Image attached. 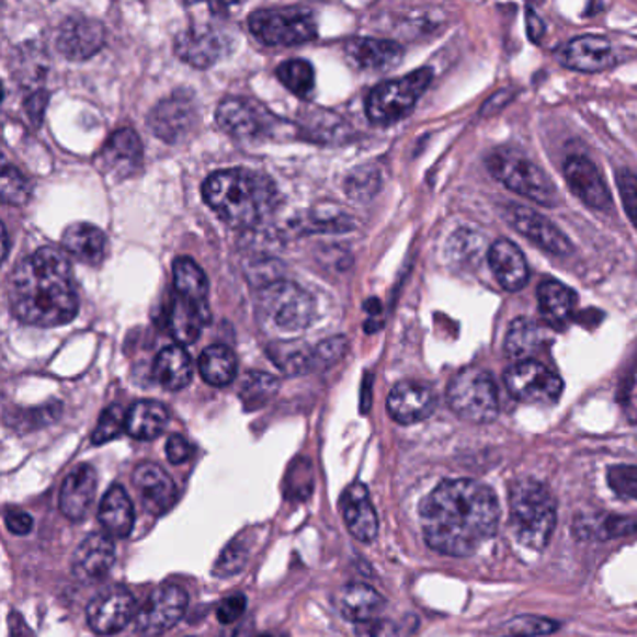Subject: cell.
Returning <instances> with one entry per match:
<instances>
[{
	"mask_svg": "<svg viewBox=\"0 0 637 637\" xmlns=\"http://www.w3.org/2000/svg\"><path fill=\"white\" fill-rule=\"evenodd\" d=\"M378 183L379 178L376 172L357 171L354 177L348 178V191H350V196L361 198V196L366 195V185L376 190Z\"/></svg>",
	"mask_w": 637,
	"mask_h": 637,
	"instance_id": "cell-53",
	"label": "cell"
},
{
	"mask_svg": "<svg viewBox=\"0 0 637 637\" xmlns=\"http://www.w3.org/2000/svg\"><path fill=\"white\" fill-rule=\"evenodd\" d=\"M559 630V623L546 617H525L512 618L509 625L503 626L499 637H536L548 636L551 632Z\"/></svg>",
	"mask_w": 637,
	"mask_h": 637,
	"instance_id": "cell-43",
	"label": "cell"
},
{
	"mask_svg": "<svg viewBox=\"0 0 637 637\" xmlns=\"http://www.w3.org/2000/svg\"><path fill=\"white\" fill-rule=\"evenodd\" d=\"M195 118V105L190 95L177 92L159 102L152 113L148 114V127L164 143H178L191 132Z\"/></svg>",
	"mask_w": 637,
	"mask_h": 637,
	"instance_id": "cell-20",
	"label": "cell"
},
{
	"mask_svg": "<svg viewBox=\"0 0 637 637\" xmlns=\"http://www.w3.org/2000/svg\"><path fill=\"white\" fill-rule=\"evenodd\" d=\"M127 413L121 405L109 406L107 410H103L100 421L95 424L94 432H92V443L94 445H102V443L111 442L114 437L126 430Z\"/></svg>",
	"mask_w": 637,
	"mask_h": 637,
	"instance_id": "cell-45",
	"label": "cell"
},
{
	"mask_svg": "<svg viewBox=\"0 0 637 637\" xmlns=\"http://www.w3.org/2000/svg\"><path fill=\"white\" fill-rule=\"evenodd\" d=\"M549 341L548 328L530 318H517L511 323L505 339V352L517 361H530Z\"/></svg>",
	"mask_w": 637,
	"mask_h": 637,
	"instance_id": "cell-35",
	"label": "cell"
},
{
	"mask_svg": "<svg viewBox=\"0 0 637 637\" xmlns=\"http://www.w3.org/2000/svg\"><path fill=\"white\" fill-rule=\"evenodd\" d=\"M538 305L544 318L551 326L562 328L575 315L578 296L567 284L559 283L556 278H546L538 286Z\"/></svg>",
	"mask_w": 637,
	"mask_h": 637,
	"instance_id": "cell-34",
	"label": "cell"
},
{
	"mask_svg": "<svg viewBox=\"0 0 637 637\" xmlns=\"http://www.w3.org/2000/svg\"><path fill=\"white\" fill-rule=\"evenodd\" d=\"M488 171L505 185L507 190L531 198L533 203L554 208L559 204L556 185L533 161L509 148H501L486 159Z\"/></svg>",
	"mask_w": 637,
	"mask_h": 637,
	"instance_id": "cell-5",
	"label": "cell"
},
{
	"mask_svg": "<svg viewBox=\"0 0 637 637\" xmlns=\"http://www.w3.org/2000/svg\"><path fill=\"white\" fill-rule=\"evenodd\" d=\"M169 423V410L156 400H139L127 411V434L148 442L163 434L164 426Z\"/></svg>",
	"mask_w": 637,
	"mask_h": 637,
	"instance_id": "cell-36",
	"label": "cell"
},
{
	"mask_svg": "<svg viewBox=\"0 0 637 637\" xmlns=\"http://www.w3.org/2000/svg\"><path fill=\"white\" fill-rule=\"evenodd\" d=\"M435 410V395L421 382H400L387 397V411L400 424L421 423Z\"/></svg>",
	"mask_w": 637,
	"mask_h": 637,
	"instance_id": "cell-22",
	"label": "cell"
},
{
	"mask_svg": "<svg viewBox=\"0 0 637 637\" xmlns=\"http://www.w3.org/2000/svg\"><path fill=\"white\" fill-rule=\"evenodd\" d=\"M232 42L225 32L212 25L196 23L180 32L174 42V52L180 60L193 68H209L227 57Z\"/></svg>",
	"mask_w": 637,
	"mask_h": 637,
	"instance_id": "cell-12",
	"label": "cell"
},
{
	"mask_svg": "<svg viewBox=\"0 0 637 637\" xmlns=\"http://www.w3.org/2000/svg\"><path fill=\"white\" fill-rule=\"evenodd\" d=\"M511 525L517 543L525 548H546L557 522V503L548 488L535 479H522L509 493Z\"/></svg>",
	"mask_w": 637,
	"mask_h": 637,
	"instance_id": "cell-4",
	"label": "cell"
},
{
	"mask_svg": "<svg viewBox=\"0 0 637 637\" xmlns=\"http://www.w3.org/2000/svg\"><path fill=\"white\" fill-rule=\"evenodd\" d=\"M617 185L621 201L632 225L637 228V177L628 171L617 172Z\"/></svg>",
	"mask_w": 637,
	"mask_h": 637,
	"instance_id": "cell-49",
	"label": "cell"
},
{
	"mask_svg": "<svg viewBox=\"0 0 637 637\" xmlns=\"http://www.w3.org/2000/svg\"><path fill=\"white\" fill-rule=\"evenodd\" d=\"M344 352H346V339L337 337V339L322 342L318 346V350H316V361H322V363L329 365V363H334V361L339 360Z\"/></svg>",
	"mask_w": 637,
	"mask_h": 637,
	"instance_id": "cell-54",
	"label": "cell"
},
{
	"mask_svg": "<svg viewBox=\"0 0 637 637\" xmlns=\"http://www.w3.org/2000/svg\"><path fill=\"white\" fill-rule=\"evenodd\" d=\"M62 246L71 257L84 264L100 265L107 257V236L89 223H77L66 228Z\"/></svg>",
	"mask_w": 637,
	"mask_h": 637,
	"instance_id": "cell-29",
	"label": "cell"
},
{
	"mask_svg": "<svg viewBox=\"0 0 637 637\" xmlns=\"http://www.w3.org/2000/svg\"><path fill=\"white\" fill-rule=\"evenodd\" d=\"M432 82V70L421 68L411 71L410 76L391 79V81L379 82L371 94L366 95V116L374 124H395L402 121L411 109L416 107L417 100L424 94Z\"/></svg>",
	"mask_w": 637,
	"mask_h": 637,
	"instance_id": "cell-8",
	"label": "cell"
},
{
	"mask_svg": "<svg viewBox=\"0 0 637 637\" xmlns=\"http://www.w3.org/2000/svg\"><path fill=\"white\" fill-rule=\"evenodd\" d=\"M247 600L243 594H234V596H228V599L223 600L221 604L217 606V621L221 625H232L238 618L246 612Z\"/></svg>",
	"mask_w": 637,
	"mask_h": 637,
	"instance_id": "cell-50",
	"label": "cell"
},
{
	"mask_svg": "<svg viewBox=\"0 0 637 637\" xmlns=\"http://www.w3.org/2000/svg\"><path fill=\"white\" fill-rule=\"evenodd\" d=\"M268 355L278 371L288 376L309 373L316 365V352L305 346L304 342H275L268 348Z\"/></svg>",
	"mask_w": 637,
	"mask_h": 637,
	"instance_id": "cell-38",
	"label": "cell"
},
{
	"mask_svg": "<svg viewBox=\"0 0 637 637\" xmlns=\"http://www.w3.org/2000/svg\"><path fill=\"white\" fill-rule=\"evenodd\" d=\"M95 490H98V475L94 467L89 464H79L73 467L60 486V496H58L60 512L71 522H81L94 503Z\"/></svg>",
	"mask_w": 637,
	"mask_h": 637,
	"instance_id": "cell-24",
	"label": "cell"
},
{
	"mask_svg": "<svg viewBox=\"0 0 637 637\" xmlns=\"http://www.w3.org/2000/svg\"><path fill=\"white\" fill-rule=\"evenodd\" d=\"M348 62L361 71H387L402 60V47L397 42L378 38H352L344 44Z\"/></svg>",
	"mask_w": 637,
	"mask_h": 637,
	"instance_id": "cell-26",
	"label": "cell"
},
{
	"mask_svg": "<svg viewBox=\"0 0 637 637\" xmlns=\"http://www.w3.org/2000/svg\"><path fill=\"white\" fill-rule=\"evenodd\" d=\"M135 599L122 587H109L107 591L95 594L87 607L89 626L100 636H113L124 630L135 615Z\"/></svg>",
	"mask_w": 637,
	"mask_h": 637,
	"instance_id": "cell-14",
	"label": "cell"
},
{
	"mask_svg": "<svg viewBox=\"0 0 637 637\" xmlns=\"http://www.w3.org/2000/svg\"><path fill=\"white\" fill-rule=\"evenodd\" d=\"M8 246H10V241H8V232L4 228V259H8Z\"/></svg>",
	"mask_w": 637,
	"mask_h": 637,
	"instance_id": "cell-57",
	"label": "cell"
},
{
	"mask_svg": "<svg viewBox=\"0 0 637 637\" xmlns=\"http://www.w3.org/2000/svg\"><path fill=\"white\" fill-rule=\"evenodd\" d=\"M193 456V447L191 443L180 434H172L167 442V458L171 464L178 466V464H183V462L190 460Z\"/></svg>",
	"mask_w": 637,
	"mask_h": 637,
	"instance_id": "cell-52",
	"label": "cell"
},
{
	"mask_svg": "<svg viewBox=\"0 0 637 637\" xmlns=\"http://www.w3.org/2000/svg\"><path fill=\"white\" fill-rule=\"evenodd\" d=\"M45 103H47V94L45 92H36L26 100V113L31 116V121L39 124L42 116H44Z\"/></svg>",
	"mask_w": 637,
	"mask_h": 637,
	"instance_id": "cell-56",
	"label": "cell"
},
{
	"mask_svg": "<svg viewBox=\"0 0 637 637\" xmlns=\"http://www.w3.org/2000/svg\"><path fill=\"white\" fill-rule=\"evenodd\" d=\"M559 62L567 66L568 70L599 73V71H606L615 66L617 55L613 52L610 39L587 34V36L570 39L562 47L561 53H559Z\"/></svg>",
	"mask_w": 637,
	"mask_h": 637,
	"instance_id": "cell-21",
	"label": "cell"
},
{
	"mask_svg": "<svg viewBox=\"0 0 637 637\" xmlns=\"http://www.w3.org/2000/svg\"><path fill=\"white\" fill-rule=\"evenodd\" d=\"M187 593L182 587L167 583L153 591L135 617V628L143 636H161L182 621L187 612Z\"/></svg>",
	"mask_w": 637,
	"mask_h": 637,
	"instance_id": "cell-11",
	"label": "cell"
},
{
	"mask_svg": "<svg viewBox=\"0 0 637 637\" xmlns=\"http://www.w3.org/2000/svg\"><path fill=\"white\" fill-rule=\"evenodd\" d=\"M31 183L12 164H4L0 178V195L2 201L12 206H23L31 198Z\"/></svg>",
	"mask_w": 637,
	"mask_h": 637,
	"instance_id": "cell-42",
	"label": "cell"
},
{
	"mask_svg": "<svg viewBox=\"0 0 637 637\" xmlns=\"http://www.w3.org/2000/svg\"><path fill=\"white\" fill-rule=\"evenodd\" d=\"M260 637H277V636H273V634H262V636Z\"/></svg>",
	"mask_w": 637,
	"mask_h": 637,
	"instance_id": "cell-58",
	"label": "cell"
},
{
	"mask_svg": "<svg viewBox=\"0 0 637 637\" xmlns=\"http://www.w3.org/2000/svg\"><path fill=\"white\" fill-rule=\"evenodd\" d=\"M249 31L260 44L294 47L318 36L315 15L304 8H264L249 15Z\"/></svg>",
	"mask_w": 637,
	"mask_h": 637,
	"instance_id": "cell-9",
	"label": "cell"
},
{
	"mask_svg": "<svg viewBox=\"0 0 637 637\" xmlns=\"http://www.w3.org/2000/svg\"><path fill=\"white\" fill-rule=\"evenodd\" d=\"M419 514L430 548L442 556L467 557L498 530L499 503L490 486L447 479L423 499Z\"/></svg>",
	"mask_w": 637,
	"mask_h": 637,
	"instance_id": "cell-1",
	"label": "cell"
},
{
	"mask_svg": "<svg viewBox=\"0 0 637 637\" xmlns=\"http://www.w3.org/2000/svg\"><path fill=\"white\" fill-rule=\"evenodd\" d=\"M488 264L493 277L509 292L522 291L530 281V268L524 253L512 241L498 240L488 251Z\"/></svg>",
	"mask_w": 637,
	"mask_h": 637,
	"instance_id": "cell-27",
	"label": "cell"
},
{
	"mask_svg": "<svg viewBox=\"0 0 637 637\" xmlns=\"http://www.w3.org/2000/svg\"><path fill=\"white\" fill-rule=\"evenodd\" d=\"M607 485L618 498L637 501V466H612L607 469Z\"/></svg>",
	"mask_w": 637,
	"mask_h": 637,
	"instance_id": "cell-46",
	"label": "cell"
},
{
	"mask_svg": "<svg viewBox=\"0 0 637 637\" xmlns=\"http://www.w3.org/2000/svg\"><path fill=\"white\" fill-rule=\"evenodd\" d=\"M447 402L451 410L467 423H492L499 413L498 385L492 374L469 366L451 379Z\"/></svg>",
	"mask_w": 637,
	"mask_h": 637,
	"instance_id": "cell-6",
	"label": "cell"
},
{
	"mask_svg": "<svg viewBox=\"0 0 637 637\" xmlns=\"http://www.w3.org/2000/svg\"><path fill=\"white\" fill-rule=\"evenodd\" d=\"M133 485L139 492L143 507L152 516H163L178 499L177 485L163 467L153 462H143L133 471Z\"/></svg>",
	"mask_w": 637,
	"mask_h": 637,
	"instance_id": "cell-17",
	"label": "cell"
},
{
	"mask_svg": "<svg viewBox=\"0 0 637 637\" xmlns=\"http://www.w3.org/2000/svg\"><path fill=\"white\" fill-rule=\"evenodd\" d=\"M505 385L512 397L527 405H556L562 393V379L535 360L509 366Z\"/></svg>",
	"mask_w": 637,
	"mask_h": 637,
	"instance_id": "cell-10",
	"label": "cell"
},
{
	"mask_svg": "<svg viewBox=\"0 0 637 637\" xmlns=\"http://www.w3.org/2000/svg\"><path fill=\"white\" fill-rule=\"evenodd\" d=\"M100 524L107 535L126 538L135 525V511H133L132 498L127 496L126 488L122 485H113L103 496L98 511Z\"/></svg>",
	"mask_w": 637,
	"mask_h": 637,
	"instance_id": "cell-31",
	"label": "cell"
},
{
	"mask_svg": "<svg viewBox=\"0 0 637 637\" xmlns=\"http://www.w3.org/2000/svg\"><path fill=\"white\" fill-rule=\"evenodd\" d=\"M247 559H249V544L246 543L243 536L241 538L238 536L236 541L228 544L227 548L223 549L221 556L215 562V576L230 578V576L238 575L246 567Z\"/></svg>",
	"mask_w": 637,
	"mask_h": 637,
	"instance_id": "cell-44",
	"label": "cell"
},
{
	"mask_svg": "<svg viewBox=\"0 0 637 637\" xmlns=\"http://www.w3.org/2000/svg\"><path fill=\"white\" fill-rule=\"evenodd\" d=\"M259 312L275 331L297 333L312 322L315 299L297 284L275 281L260 291Z\"/></svg>",
	"mask_w": 637,
	"mask_h": 637,
	"instance_id": "cell-7",
	"label": "cell"
},
{
	"mask_svg": "<svg viewBox=\"0 0 637 637\" xmlns=\"http://www.w3.org/2000/svg\"><path fill=\"white\" fill-rule=\"evenodd\" d=\"M209 309L206 304H196L185 297H177L169 312V329L178 344H193L203 333L204 323L208 322Z\"/></svg>",
	"mask_w": 637,
	"mask_h": 637,
	"instance_id": "cell-30",
	"label": "cell"
},
{
	"mask_svg": "<svg viewBox=\"0 0 637 637\" xmlns=\"http://www.w3.org/2000/svg\"><path fill=\"white\" fill-rule=\"evenodd\" d=\"M190 637H193V636H190Z\"/></svg>",
	"mask_w": 637,
	"mask_h": 637,
	"instance_id": "cell-59",
	"label": "cell"
},
{
	"mask_svg": "<svg viewBox=\"0 0 637 637\" xmlns=\"http://www.w3.org/2000/svg\"><path fill=\"white\" fill-rule=\"evenodd\" d=\"M203 196L219 219L234 228L262 225L278 203L277 187L270 178L241 167L209 174Z\"/></svg>",
	"mask_w": 637,
	"mask_h": 637,
	"instance_id": "cell-3",
	"label": "cell"
},
{
	"mask_svg": "<svg viewBox=\"0 0 637 637\" xmlns=\"http://www.w3.org/2000/svg\"><path fill=\"white\" fill-rule=\"evenodd\" d=\"M278 391V379L268 373H249L241 382L240 398L247 411L260 410Z\"/></svg>",
	"mask_w": 637,
	"mask_h": 637,
	"instance_id": "cell-40",
	"label": "cell"
},
{
	"mask_svg": "<svg viewBox=\"0 0 637 637\" xmlns=\"http://www.w3.org/2000/svg\"><path fill=\"white\" fill-rule=\"evenodd\" d=\"M153 378L169 391H180L193 379V363L182 346H169L159 352L153 363Z\"/></svg>",
	"mask_w": 637,
	"mask_h": 637,
	"instance_id": "cell-33",
	"label": "cell"
},
{
	"mask_svg": "<svg viewBox=\"0 0 637 637\" xmlns=\"http://www.w3.org/2000/svg\"><path fill=\"white\" fill-rule=\"evenodd\" d=\"M342 516L346 527L361 543H373L378 536L379 522L366 486L355 480L342 493Z\"/></svg>",
	"mask_w": 637,
	"mask_h": 637,
	"instance_id": "cell-25",
	"label": "cell"
},
{
	"mask_svg": "<svg viewBox=\"0 0 637 637\" xmlns=\"http://www.w3.org/2000/svg\"><path fill=\"white\" fill-rule=\"evenodd\" d=\"M384 607V596L374 587L365 585V583H350L339 594V610L342 617L357 625L378 618Z\"/></svg>",
	"mask_w": 637,
	"mask_h": 637,
	"instance_id": "cell-32",
	"label": "cell"
},
{
	"mask_svg": "<svg viewBox=\"0 0 637 637\" xmlns=\"http://www.w3.org/2000/svg\"><path fill=\"white\" fill-rule=\"evenodd\" d=\"M637 533V522L628 516L607 512H591L575 517L572 535L580 541H612L618 536Z\"/></svg>",
	"mask_w": 637,
	"mask_h": 637,
	"instance_id": "cell-28",
	"label": "cell"
},
{
	"mask_svg": "<svg viewBox=\"0 0 637 637\" xmlns=\"http://www.w3.org/2000/svg\"><path fill=\"white\" fill-rule=\"evenodd\" d=\"M357 637H408V630L402 623L397 621H387V618H374L361 623L355 628Z\"/></svg>",
	"mask_w": 637,
	"mask_h": 637,
	"instance_id": "cell-47",
	"label": "cell"
},
{
	"mask_svg": "<svg viewBox=\"0 0 637 637\" xmlns=\"http://www.w3.org/2000/svg\"><path fill=\"white\" fill-rule=\"evenodd\" d=\"M562 172L568 187L581 203L599 212L612 208L610 190L591 159H587L585 156H572L562 164Z\"/></svg>",
	"mask_w": 637,
	"mask_h": 637,
	"instance_id": "cell-19",
	"label": "cell"
},
{
	"mask_svg": "<svg viewBox=\"0 0 637 637\" xmlns=\"http://www.w3.org/2000/svg\"><path fill=\"white\" fill-rule=\"evenodd\" d=\"M13 316L36 328H57L79 312L70 260L53 247H42L21 262L10 278Z\"/></svg>",
	"mask_w": 637,
	"mask_h": 637,
	"instance_id": "cell-2",
	"label": "cell"
},
{
	"mask_svg": "<svg viewBox=\"0 0 637 637\" xmlns=\"http://www.w3.org/2000/svg\"><path fill=\"white\" fill-rule=\"evenodd\" d=\"M525 23H527V36H530L531 42L535 44H541L546 34V25L544 21L538 18V13L535 10L527 8V15H525Z\"/></svg>",
	"mask_w": 637,
	"mask_h": 637,
	"instance_id": "cell-55",
	"label": "cell"
},
{
	"mask_svg": "<svg viewBox=\"0 0 637 637\" xmlns=\"http://www.w3.org/2000/svg\"><path fill=\"white\" fill-rule=\"evenodd\" d=\"M4 524L13 535L25 536L34 527V520L29 512L21 511V509H8L7 514H4Z\"/></svg>",
	"mask_w": 637,
	"mask_h": 637,
	"instance_id": "cell-51",
	"label": "cell"
},
{
	"mask_svg": "<svg viewBox=\"0 0 637 637\" xmlns=\"http://www.w3.org/2000/svg\"><path fill=\"white\" fill-rule=\"evenodd\" d=\"M217 124L234 139L254 140L262 135H270L272 116L257 103L247 102L243 98H227L217 107Z\"/></svg>",
	"mask_w": 637,
	"mask_h": 637,
	"instance_id": "cell-15",
	"label": "cell"
},
{
	"mask_svg": "<svg viewBox=\"0 0 637 637\" xmlns=\"http://www.w3.org/2000/svg\"><path fill=\"white\" fill-rule=\"evenodd\" d=\"M503 217L516 232L522 234L524 238L548 253L567 257L575 251V246L570 243L567 236L538 212L517 206V204H507L503 206Z\"/></svg>",
	"mask_w": 637,
	"mask_h": 637,
	"instance_id": "cell-13",
	"label": "cell"
},
{
	"mask_svg": "<svg viewBox=\"0 0 637 637\" xmlns=\"http://www.w3.org/2000/svg\"><path fill=\"white\" fill-rule=\"evenodd\" d=\"M105 45V29L100 21L84 15H71L58 26L57 49L68 60L82 62L94 57Z\"/></svg>",
	"mask_w": 637,
	"mask_h": 637,
	"instance_id": "cell-16",
	"label": "cell"
},
{
	"mask_svg": "<svg viewBox=\"0 0 637 637\" xmlns=\"http://www.w3.org/2000/svg\"><path fill=\"white\" fill-rule=\"evenodd\" d=\"M116 561V548L107 533H92L87 536L73 556V576L82 583H95L111 572Z\"/></svg>",
	"mask_w": 637,
	"mask_h": 637,
	"instance_id": "cell-23",
	"label": "cell"
},
{
	"mask_svg": "<svg viewBox=\"0 0 637 637\" xmlns=\"http://www.w3.org/2000/svg\"><path fill=\"white\" fill-rule=\"evenodd\" d=\"M278 81L283 82L286 89L297 98H310L315 90V70L307 60L292 58L288 62H283L277 68Z\"/></svg>",
	"mask_w": 637,
	"mask_h": 637,
	"instance_id": "cell-41",
	"label": "cell"
},
{
	"mask_svg": "<svg viewBox=\"0 0 637 637\" xmlns=\"http://www.w3.org/2000/svg\"><path fill=\"white\" fill-rule=\"evenodd\" d=\"M95 164L105 177L114 180H126L135 174L143 164V143L139 135L132 129L113 133L100 156L95 158Z\"/></svg>",
	"mask_w": 637,
	"mask_h": 637,
	"instance_id": "cell-18",
	"label": "cell"
},
{
	"mask_svg": "<svg viewBox=\"0 0 637 637\" xmlns=\"http://www.w3.org/2000/svg\"><path fill=\"white\" fill-rule=\"evenodd\" d=\"M198 371L206 384L225 387L236 379L238 360L230 348L225 344H215V346L206 348L198 357Z\"/></svg>",
	"mask_w": 637,
	"mask_h": 637,
	"instance_id": "cell-37",
	"label": "cell"
},
{
	"mask_svg": "<svg viewBox=\"0 0 637 637\" xmlns=\"http://www.w3.org/2000/svg\"><path fill=\"white\" fill-rule=\"evenodd\" d=\"M172 275H174V286H177L180 296L196 302V304H206L208 278L195 260L187 259V257L174 260Z\"/></svg>",
	"mask_w": 637,
	"mask_h": 637,
	"instance_id": "cell-39",
	"label": "cell"
},
{
	"mask_svg": "<svg viewBox=\"0 0 637 637\" xmlns=\"http://www.w3.org/2000/svg\"><path fill=\"white\" fill-rule=\"evenodd\" d=\"M618 400H621L626 419L632 424H637V355L632 361L630 371L625 376Z\"/></svg>",
	"mask_w": 637,
	"mask_h": 637,
	"instance_id": "cell-48",
	"label": "cell"
}]
</instances>
